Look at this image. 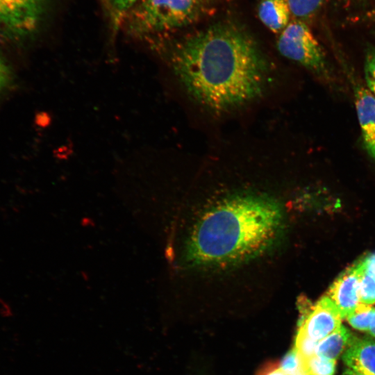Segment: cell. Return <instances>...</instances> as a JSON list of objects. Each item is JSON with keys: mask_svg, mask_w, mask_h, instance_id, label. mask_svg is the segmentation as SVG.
Returning <instances> with one entry per match:
<instances>
[{"mask_svg": "<svg viewBox=\"0 0 375 375\" xmlns=\"http://www.w3.org/2000/svg\"><path fill=\"white\" fill-rule=\"evenodd\" d=\"M170 65L188 97L205 110L224 115L262 97L272 81V63L241 25L222 21L178 42Z\"/></svg>", "mask_w": 375, "mask_h": 375, "instance_id": "6da1fadb", "label": "cell"}, {"mask_svg": "<svg viewBox=\"0 0 375 375\" xmlns=\"http://www.w3.org/2000/svg\"><path fill=\"white\" fill-rule=\"evenodd\" d=\"M282 227V210L274 200L256 194L232 196L214 205L198 221L187 256L197 266L242 262L271 247Z\"/></svg>", "mask_w": 375, "mask_h": 375, "instance_id": "7a4b0ae2", "label": "cell"}, {"mask_svg": "<svg viewBox=\"0 0 375 375\" xmlns=\"http://www.w3.org/2000/svg\"><path fill=\"white\" fill-rule=\"evenodd\" d=\"M209 0H140L126 15L122 24L135 37L147 38L175 31L201 18Z\"/></svg>", "mask_w": 375, "mask_h": 375, "instance_id": "3957f363", "label": "cell"}, {"mask_svg": "<svg viewBox=\"0 0 375 375\" xmlns=\"http://www.w3.org/2000/svg\"><path fill=\"white\" fill-rule=\"evenodd\" d=\"M278 52L302 66L325 83L335 81V74L326 55L312 31L303 21L293 19L279 33Z\"/></svg>", "mask_w": 375, "mask_h": 375, "instance_id": "277c9868", "label": "cell"}, {"mask_svg": "<svg viewBox=\"0 0 375 375\" xmlns=\"http://www.w3.org/2000/svg\"><path fill=\"white\" fill-rule=\"evenodd\" d=\"M45 0H0V35L12 40L25 38L38 28Z\"/></svg>", "mask_w": 375, "mask_h": 375, "instance_id": "5b68a950", "label": "cell"}, {"mask_svg": "<svg viewBox=\"0 0 375 375\" xmlns=\"http://www.w3.org/2000/svg\"><path fill=\"white\" fill-rule=\"evenodd\" d=\"M299 304L301 315L298 327L302 328L315 342H319L342 325L341 314L327 295L314 304L303 298Z\"/></svg>", "mask_w": 375, "mask_h": 375, "instance_id": "8992f818", "label": "cell"}, {"mask_svg": "<svg viewBox=\"0 0 375 375\" xmlns=\"http://www.w3.org/2000/svg\"><path fill=\"white\" fill-rule=\"evenodd\" d=\"M342 65L352 88L364 149L375 160V97L364 86L349 64Z\"/></svg>", "mask_w": 375, "mask_h": 375, "instance_id": "52a82bcc", "label": "cell"}, {"mask_svg": "<svg viewBox=\"0 0 375 375\" xmlns=\"http://www.w3.org/2000/svg\"><path fill=\"white\" fill-rule=\"evenodd\" d=\"M362 272L360 260L345 269L332 283L327 296L347 318L360 303L359 285Z\"/></svg>", "mask_w": 375, "mask_h": 375, "instance_id": "ba28073f", "label": "cell"}, {"mask_svg": "<svg viewBox=\"0 0 375 375\" xmlns=\"http://www.w3.org/2000/svg\"><path fill=\"white\" fill-rule=\"evenodd\" d=\"M350 369L364 375H375V342L353 336L342 354Z\"/></svg>", "mask_w": 375, "mask_h": 375, "instance_id": "9c48e42d", "label": "cell"}, {"mask_svg": "<svg viewBox=\"0 0 375 375\" xmlns=\"http://www.w3.org/2000/svg\"><path fill=\"white\" fill-rule=\"evenodd\" d=\"M258 15L262 23L275 33L288 26L292 16L286 0H260Z\"/></svg>", "mask_w": 375, "mask_h": 375, "instance_id": "30bf717a", "label": "cell"}, {"mask_svg": "<svg viewBox=\"0 0 375 375\" xmlns=\"http://www.w3.org/2000/svg\"><path fill=\"white\" fill-rule=\"evenodd\" d=\"M352 337L349 330L341 325L318 342L315 353L325 358L336 360L344 353Z\"/></svg>", "mask_w": 375, "mask_h": 375, "instance_id": "8fae6325", "label": "cell"}, {"mask_svg": "<svg viewBox=\"0 0 375 375\" xmlns=\"http://www.w3.org/2000/svg\"><path fill=\"white\" fill-rule=\"evenodd\" d=\"M301 369L305 375H334L336 360L327 359L314 353L299 358Z\"/></svg>", "mask_w": 375, "mask_h": 375, "instance_id": "7c38bea8", "label": "cell"}, {"mask_svg": "<svg viewBox=\"0 0 375 375\" xmlns=\"http://www.w3.org/2000/svg\"><path fill=\"white\" fill-rule=\"evenodd\" d=\"M325 0H286L294 19L307 23L318 12Z\"/></svg>", "mask_w": 375, "mask_h": 375, "instance_id": "4fadbf2b", "label": "cell"}, {"mask_svg": "<svg viewBox=\"0 0 375 375\" xmlns=\"http://www.w3.org/2000/svg\"><path fill=\"white\" fill-rule=\"evenodd\" d=\"M374 315L375 308L360 302L356 309L346 319L354 328L362 331H368Z\"/></svg>", "mask_w": 375, "mask_h": 375, "instance_id": "5bb4252c", "label": "cell"}, {"mask_svg": "<svg viewBox=\"0 0 375 375\" xmlns=\"http://www.w3.org/2000/svg\"><path fill=\"white\" fill-rule=\"evenodd\" d=\"M140 0H108L109 12L114 28L122 24L130 9Z\"/></svg>", "mask_w": 375, "mask_h": 375, "instance_id": "9a60e30c", "label": "cell"}, {"mask_svg": "<svg viewBox=\"0 0 375 375\" xmlns=\"http://www.w3.org/2000/svg\"><path fill=\"white\" fill-rule=\"evenodd\" d=\"M359 299L362 303L371 305L375 303V276L363 269L360 280Z\"/></svg>", "mask_w": 375, "mask_h": 375, "instance_id": "2e32d148", "label": "cell"}, {"mask_svg": "<svg viewBox=\"0 0 375 375\" xmlns=\"http://www.w3.org/2000/svg\"><path fill=\"white\" fill-rule=\"evenodd\" d=\"M364 74L367 88L375 97V47L369 46L365 53Z\"/></svg>", "mask_w": 375, "mask_h": 375, "instance_id": "e0dca14e", "label": "cell"}, {"mask_svg": "<svg viewBox=\"0 0 375 375\" xmlns=\"http://www.w3.org/2000/svg\"><path fill=\"white\" fill-rule=\"evenodd\" d=\"M317 344V342L312 340L308 336L302 328L298 327L294 347L299 358L307 357L315 353Z\"/></svg>", "mask_w": 375, "mask_h": 375, "instance_id": "ac0fdd59", "label": "cell"}, {"mask_svg": "<svg viewBox=\"0 0 375 375\" xmlns=\"http://www.w3.org/2000/svg\"><path fill=\"white\" fill-rule=\"evenodd\" d=\"M279 368L290 375H294L301 370L299 356L294 347L283 358Z\"/></svg>", "mask_w": 375, "mask_h": 375, "instance_id": "d6986e66", "label": "cell"}, {"mask_svg": "<svg viewBox=\"0 0 375 375\" xmlns=\"http://www.w3.org/2000/svg\"><path fill=\"white\" fill-rule=\"evenodd\" d=\"M10 79V71L7 64L0 56V92L8 84Z\"/></svg>", "mask_w": 375, "mask_h": 375, "instance_id": "ffe728a7", "label": "cell"}, {"mask_svg": "<svg viewBox=\"0 0 375 375\" xmlns=\"http://www.w3.org/2000/svg\"><path fill=\"white\" fill-rule=\"evenodd\" d=\"M362 269L375 276V253L360 260Z\"/></svg>", "mask_w": 375, "mask_h": 375, "instance_id": "44dd1931", "label": "cell"}, {"mask_svg": "<svg viewBox=\"0 0 375 375\" xmlns=\"http://www.w3.org/2000/svg\"><path fill=\"white\" fill-rule=\"evenodd\" d=\"M12 315V312L8 303L0 299V316L3 317H9Z\"/></svg>", "mask_w": 375, "mask_h": 375, "instance_id": "7402d4cb", "label": "cell"}, {"mask_svg": "<svg viewBox=\"0 0 375 375\" xmlns=\"http://www.w3.org/2000/svg\"><path fill=\"white\" fill-rule=\"evenodd\" d=\"M360 19L364 22H375V6L365 12Z\"/></svg>", "mask_w": 375, "mask_h": 375, "instance_id": "603a6c76", "label": "cell"}, {"mask_svg": "<svg viewBox=\"0 0 375 375\" xmlns=\"http://www.w3.org/2000/svg\"><path fill=\"white\" fill-rule=\"evenodd\" d=\"M267 375H290L283 371L281 368H276L272 372H269Z\"/></svg>", "mask_w": 375, "mask_h": 375, "instance_id": "cb8c5ba5", "label": "cell"}, {"mask_svg": "<svg viewBox=\"0 0 375 375\" xmlns=\"http://www.w3.org/2000/svg\"><path fill=\"white\" fill-rule=\"evenodd\" d=\"M342 375H364L360 372H358L352 369H346Z\"/></svg>", "mask_w": 375, "mask_h": 375, "instance_id": "d4e9b609", "label": "cell"}, {"mask_svg": "<svg viewBox=\"0 0 375 375\" xmlns=\"http://www.w3.org/2000/svg\"><path fill=\"white\" fill-rule=\"evenodd\" d=\"M368 332L369 333V334L375 338V315H374V317L373 318V320L372 322V324L370 325V327H369V329Z\"/></svg>", "mask_w": 375, "mask_h": 375, "instance_id": "484cf974", "label": "cell"}, {"mask_svg": "<svg viewBox=\"0 0 375 375\" xmlns=\"http://www.w3.org/2000/svg\"><path fill=\"white\" fill-rule=\"evenodd\" d=\"M294 375H305V374L301 370L299 372L296 373Z\"/></svg>", "mask_w": 375, "mask_h": 375, "instance_id": "4316f807", "label": "cell"}, {"mask_svg": "<svg viewBox=\"0 0 375 375\" xmlns=\"http://www.w3.org/2000/svg\"><path fill=\"white\" fill-rule=\"evenodd\" d=\"M341 1H359V0H339Z\"/></svg>", "mask_w": 375, "mask_h": 375, "instance_id": "83f0119b", "label": "cell"}, {"mask_svg": "<svg viewBox=\"0 0 375 375\" xmlns=\"http://www.w3.org/2000/svg\"><path fill=\"white\" fill-rule=\"evenodd\" d=\"M209 1H211V0H209Z\"/></svg>", "mask_w": 375, "mask_h": 375, "instance_id": "f1b7e54d", "label": "cell"}]
</instances>
